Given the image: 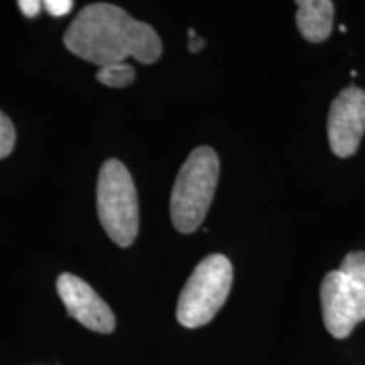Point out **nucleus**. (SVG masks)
<instances>
[{"label":"nucleus","mask_w":365,"mask_h":365,"mask_svg":"<svg viewBox=\"0 0 365 365\" xmlns=\"http://www.w3.org/2000/svg\"><path fill=\"white\" fill-rule=\"evenodd\" d=\"M188 34H190V44H188L190 51H191V53L202 51L203 46H205V39L198 38V36H196V33H195V29H190Z\"/></svg>","instance_id":"ddd939ff"},{"label":"nucleus","mask_w":365,"mask_h":365,"mask_svg":"<svg viewBox=\"0 0 365 365\" xmlns=\"http://www.w3.org/2000/svg\"><path fill=\"white\" fill-rule=\"evenodd\" d=\"M43 7L54 17H63L71 12L73 2L71 0H48L43 4Z\"/></svg>","instance_id":"9b49d317"},{"label":"nucleus","mask_w":365,"mask_h":365,"mask_svg":"<svg viewBox=\"0 0 365 365\" xmlns=\"http://www.w3.org/2000/svg\"><path fill=\"white\" fill-rule=\"evenodd\" d=\"M365 134V90L349 86L333 100L328 115V140L333 154L350 158Z\"/></svg>","instance_id":"423d86ee"},{"label":"nucleus","mask_w":365,"mask_h":365,"mask_svg":"<svg viewBox=\"0 0 365 365\" xmlns=\"http://www.w3.org/2000/svg\"><path fill=\"white\" fill-rule=\"evenodd\" d=\"M16 145V129L6 113L0 110V159L7 158Z\"/></svg>","instance_id":"9d476101"},{"label":"nucleus","mask_w":365,"mask_h":365,"mask_svg":"<svg viewBox=\"0 0 365 365\" xmlns=\"http://www.w3.org/2000/svg\"><path fill=\"white\" fill-rule=\"evenodd\" d=\"M322 313L327 330L346 339L365 319V252H350L322 282Z\"/></svg>","instance_id":"7ed1b4c3"},{"label":"nucleus","mask_w":365,"mask_h":365,"mask_svg":"<svg viewBox=\"0 0 365 365\" xmlns=\"http://www.w3.org/2000/svg\"><path fill=\"white\" fill-rule=\"evenodd\" d=\"M17 6L21 7V11L26 17H36L41 12V9H43V4L39 0H21Z\"/></svg>","instance_id":"f8f14e48"},{"label":"nucleus","mask_w":365,"mask_h":365,"mask_svg":"<svg viewBox=\"0 0 365 365\" xmlns=\"http://www.w3.org/2000/svg\"><path fill=\"white\" fill-rule=\"evenodd\" d=\"M97 80L100 83L112 86V88H125L135 80L134 66L127 63H115V65L102 66L97 73Z\"/></svg>","instance_id":"1a4fd4ad"},{"label":"nucleus","mask_w":365,"mask_h":365,"mask_svg":"<svg viewBox=\"0 0 365 365\" xmlns=\"http://www.w3.org/2000/svg\"><path fill=\"white\" fill-rule=\"evenodd\" d=\"M56 287L66 312L76 322L98 333L113 331L115 314L88 282L73 274H61L58 277Z\"/></svg>","instance_id":"0eeeda50"},{"label":"nucleus","mask_w":365,"mask_h":365,"mask_svg":"<svg viewBox=\"0 0 365 365\" xmlns=\"http://www.w3.org/2000/svg\"><path fill=\"white\" fill-rule=\"evenodd\" d=\"M220 161L212 148L202 145L181 166L171 193V220L181 234H193L207 217L217 190Z\"/></svg>","instance_id":"f03ea898"},{"label":"nucleus","mask_w":365,"mask_h":365,"mask_svg":"<svg viewBox=\"0 0 365 365\" xmlns=\"http://www.w3.org/2000/svg\"><path fill=\"white\" fill-rule=\"evenodd\" d=\"M335 6L330 0H299L296 26L309 43H323L333 29Z\"/></svg>","instance_id":"6e6552de"},{"label":"nucleus","mask_w":365,"mask_h":365,"mask_svg":"<svg viewBox=\"0 0 365 365\" xmlns=\"http://www.w3.org/2000/svg\"><path fill=\"white\" fill-rule=\"evenodd\" d=\"M97 210L107 235L120 247L139 234V202L130 173L118 159L103 163L97 185Z\"/></svg>","instance_id":"20e7f679"},{"label":"nucleus","mask_w":365,"mask_h":365,"mask_svg":"<svg viewBox=\"0 0 365 365\" xmlns=\"http://www.w3.org/2000/svg\"><path fill=\"white\" fill-rule=\"evenodd\" d=\"M232 281L234 269L225 255L212 254L203 259L178 299V322L186 328H198L212 322L230 294Z\"/></svg>","instance_id":"39448f33"},{"label":"nucleus","mask_w":365,"mask_h":365,"mask_svg":"<svg viewBox=\"0 0 365 365\" xmlns=\"http://www.w3.org/2000/svg\"><path fill=\"white\" fill-rule=\"evenodd\" d=\"M63 41L73 54L100 68L124 63L125 58L153 65L163 54L156 31L112 4L86 6L68 27Z\"/></svg>","instance_id":"f257e3e1"}]
</instances>
